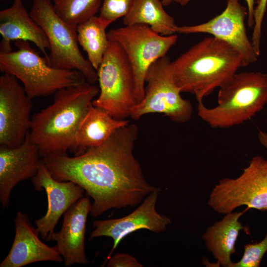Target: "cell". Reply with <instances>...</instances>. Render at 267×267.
<instances>
[{"label":"cell","mask_w":267,"mask_h":267,"mask_svg":"<svg viewBox=\"0 0 267 267\" xmlns=\"http://www.w3.org/2000/svg\"><path fill=\"white\" fill-rule=\"evenodd\" d=\"M138 132L135 125L129 124L81 154L47 155L43 158L44 165L56 179L78 184L92 198V217L111 209L136 206L152 192L160 190L145 179L134 155Z\"/></svg>","instance_id":"6da1fadb"},{"label":"cell","mask_w":267,"mask_h":267,"mask_svg":"<svg viewBox=\"0 0 267 267\" xmlns=\"http://www.w3.org/2000/svg\"><path fill=\"white\" fill-rule=\"evenodd\" d=\"M99 92L87 81L61 89L52 104L32 116L29 134L42 158L74 151L80 124Z\"/></svg>","instance_id":"7a4b0ae2"},{"label":"cell","mask_w":267,"mask_h":267,"mask_svg":"<svg viewBox=\"0 0 267 267\" xmlns=\"http://www.w3.org/2000/svg\"><path fill=\"white\" fill-rule=\"evenodd\" d=\"M239 53L227 43L213 36L191 47L175 61L171 68L181 92L193 94L198 102L220 88L240 67Z\"/></svg>","instance_id":"3957f363"},{"label":"cell","mask_w":267,"mask_h":267,"mask_svg":"<svg viewBox=\"0 0 267 267\" xmlns=\"http://www.w3.org/2000/svg\"><path fill=\"white\" fill-rule=\"evenodd\" d=\"M217 105L198 103L199 118L213 128H228L248 121L267 104V73H236L219 88Z\"/></svg>","instance_id":"277c9868"},{"label":"cell","mask_w":267,"mask_h":267,"mask_svg":"<svg viewBox=\"0 0 267 267\" xmlns=\"http://www.w3.org/2000/svg\"><path fill=\"white\" fill-rule=\"evenodd\" d=\"M15 45L17 50L0 51V70L21 81L31 98L46 96L87 81L77 70L50 65L47 59L40 56L29 42L17 41Z\"/></svg>","instance_id":"5b68a950"},{"label":"cell","mask_w":267,"mask_h":267,"mask_svg":"<svg viewBox=\"0 0 267 267\" xmlns=\"http://www.w3.org/2000/svg\"><path fill=\"white\" fill-rule=\"evenodd\" d=\"M29 14L48 39V64L56 68L77 70L88 83L95 84L98 81L97 71L80 51L77 26L64 21L57 14L50 0H33Z\"/></svg>","instance_id":"8992f818"},{"label":"cell","mask_w":267,"mask_h":267,"mask_svg":"<svg viewBox=\"0 0 267 267\" xmlns=\"http://www.w3.org/2000/svg\"><path fill=\"white\" fill-rule=\"evenodd\" d=\"M96 71L99 92L92 105L116 119L125 120L136 104L134 81L127 55L117 42L109 40L108 48Z\"/></svg>","instance_id":"52a82bcc"},{"label":"cell","mask_w":267,"mask_h":267,"mask_svg":"<svg viewBox=\"0 0 267 267\" xmlns=\"http://www.w3.org/2000/svg\"><path fill=\"white\" fill-rule=\"evenodd\" d=\"M109 40L117 42L131 64L134 81L136 104L145 94V77L150 66L166 53L177 42L176 34L162 36L147 25L135 24L110 30Z\"/></svg>","instance_id":"ba28073f"},{"label":"cell","mask_w":267,"mask_h":267,"mask_svg":"<svg viewBox=\"0 0 267 267\" xmlns=\"http://www.w3.org/2000/svg\"><path fill=\"white\" fill-rule=\"evenodd\" d=\"M208 204L222 214L242 206L248 210H267V160L255 156L239 176L220 180L210 194Z\"/></svg>","instance_id":"9c48e42d"},{"label":"cell","mask_w":267,"mask_h":267,"mask_svg":"<svg viewBox=\"0 0 267 267\" xmlns=\"http://www.w3.org/2000/svg\"><path fill=\"white\" fill-rule=\"evenodd\" d=\"M171 62L166 55L150 66L145 77L144 98L132 108V119H138L155 113L163 114L177 123H184L191 119L192 105L180 95L181 92L174 79Z\"/></svg>","instance_id":"30bf717a"},{"label":"cell","mask_w":267,"mask_h":267,"mask_svg":"<svg viewBox=\"0 0 267 267\" xmlns=\"http://www.w3.org/2000/svg\"><path fill=\"white\" fill-rule=\"evenodd\" d=\"M14 76L0 77V145H21L29 132L32 103L23 86Z\"/></svg>","instance_id":"8fae6325"},{"label":"cell","mask_w":267,"mask_h":267,"mask_svg":"<svg viewBox=\"0 0 267 267\" xmlns=\"http://www.w3.org/2000/svg\"><path fill=\"white\" fill-rule=\"evenodd\" d=\"M248 13L239 0H227L220 14L196 25L178 26L177 33H208L225 42L242 57L243 67L258 61L259 55L247 35L245 19Z\"/></svg>","instance_id":"7c38bea8"},{"label":"cell","mask_w":267,"mask_h":267,"mask_svg":"<svg viewBox=\"0 0 267 267\" xmlns=\"http://www.w3.org/2000/svg\"><path fill=\"white\" fill-rule=\"evenodd\" d=\"M160 191L156 190L148 195L134 211L126 216L93 222L92 226L95 228L91 232L89 240L100 236L109 237L113 240V245L107 260L128 235L142 229L157 233L166 229L171 220L167 216L159 213L156 209Z\"/></svg>","instance_id":"4fadbf2b"},{"label":"cell","mask_w":267,"mask_h":267,"mask_svg":"<svg viewBox=\"0 0 267 267\" xmlns=\"http://www.w3.org/2000/svg\"><path fill=\"white\" fill-rule=\"evenodd\" d=\"M32 182L38 191L44 189L47 197L45 215L37 220V229L43 239L51 240L54 228L61 216L80 199L85 190L71 181H59L53 178L44 163L40 167Z\"/></svg>","instance_id":"5bb4252c"},{"label":"cell","mask_w":267,"mask_h":267,"mask_svg":"<svg viewBox=\"0 0 267 267\" xmlns=\"http://www.w3.org/2000/svg\"><path fill=\"white\" fill-rule=\"evenodd\" d=\"M43 164L29 133L19 146L0 145V201L3 208L8 206L14 187L22 180L33 178Z\"/></svg>","instance_id":"9a60e30c"},{"label":"cell","mask_w":267,"mask_h":267,"mask_svg":"<svg viewBox=\"0 0 267 267\" xmlns=\"http://www.w3.org/2000/svg\"><path fill=\"white\" fill-rule=\"evenodd\" d=\"M91 205L89 197H82L64 214L60 230L52 235L51 240L56 242L55 246L66 267L88 262L85 243L87 220Z\"/></svg>","instance_id":"2e32d148"},{"label":"cell","mask_w":267,"mask_h":267,"mask_svg":"<svg viewBox=\"0 0 267 267\" xmlns=\"http://www.w3.org/2000/svg\"><path fill=\"white\" fill-rule=\"evenodd\" d=\"M14 224L13 242L0 267H22L38 262L63 261L55 246L49 247L40 240L39 231L32 226L26 214L18 212Z\"/></svg>","instance_id":"e0dca14e"},{"label":"cell","mask_w":267,"mask_h":267,"mask_svg":"<svg viewBox=\"0 0 267 267\" xmlns=\"http://www.w3.org/2000/svg\"><path fill=\"white\" fill-rule=\"evenodd\" d=\"M0 51H12L11 43L13 41L31 42L48 60L46 50L50 48L48 39L42 28L28 13L22 0H13L9 7L0 11Z\"/></svg>","instance_id":"ac0fdd59"},{"label":"cell","mask_w":267,"mask_h":267,"mask_svg":"<svg viewBox=\"0 0 267 267\" xmlns=\"http://www.w3.org/2000/svg\"><path fill=\"white\" fill-rule=\"evenodd\" d=\"M248 210L231 212L225 214L220 221L209 226L202 235L207 249L222 267H231V256L236 252L235 245L241 230L247 234L249 229L239 221L240 218Z\"/></svg>","instance_id":"d6986e66"},{"label":"cell","mask_w":267,"mask_h":267,"mask_svg":"<svg viewBox=\"0 0 267 267\" xmlns=\"http://www.w3.org/2000/svg\"><path fill=\"white\" fill-rule=\"evenodd\" d=\"M128 124V120L116 119L91 103L77 131L73 152L78 155L89 148L102 144L118 129Z\"/></svg>","instance_id":"ffe728a7"},{"label":"cell","mask_w":267,"mask_h":267,"mask_svg":"<svg viewBox=\"0 0 267 267\" xmlns=\"http://www.w3.org/2000/svg\"><path fill=\"white\" fill-rule=\"evenodd\" d=\"M163 6L160 0H136L131 11L124 17L123 24L125 26L144 24L161 35H174L178 26Z\"/></svg>","instance_id":"44dd1931"},{"label":"cell","mask_w":267,"mask_h":267,"mask_svg":"<svg viewBox=\"0 0 267 267\" xmlns=\"http://www.w3.org/2000/svg\"><path fill=\"white\" fill-rule=\"evenodd\" d=\"M106 29L95 16L77 26L78 43L87 52L89 61L96 70L109 45Z\"/></svg>","instance_id":"7402d4cb"},{"label":"cell","mask_w":267,"mask_h":267,"mask_svg":"<svg viewBox=\"0 0 267 267\" xmlns=\"http://www.w3.org/2000/svg\"><path fill=\"white\" fill-rule=\"evenodd\" d=\"M101 3V0H57L53 6L64 21L77 26L95 16Z\"/></svg>","instance_id":"603a6c76"},{"label":"cell","mask_w":267,"mask_h":267,"mask_svg":"<svg viewBox=\"0 0 267 267\" xmlns=\"http://www.w3.org/2000/svg\"><path fill=\"white\" fill-rule=\"evenodd\" d=\"M136 0H103L98 18L101 24L107 28L111 23L131 11Z\"/></svg>","instance_id":"cb8c5ba5"},{"label":"cell","mask_w":267,"mask_h":267,"mask_svg":"<svg viewBox=\"0 0 267 267\" xmlns=\"http://www.w3.org/2000/svg\"><path fill=\"white\" fill-rule=\"evenodd\" d=\"M241 259L233 263L231 267H259L267 251V233L264 238L259 242L244 245Z\"/></svg>","instance_id":"d4e9b609"},{"label":"cell","mask_w":267,"mask_h":267,"mask_svg":"<svg viewBox=\"0 0 267 267\" xmlns=\"http://www.w3.org/2000/svg\"><path fill=\"white\" fill-rule=\"evenodd\" d=\"M267 6V0H259L254 10L255 24L253 28L252 43L256 52L259 55L260 54L262 25Z\"/></svg>","instance_id":"484cf974"},{"label":"cell","mask_w":267,"mask_h":267,"mask_svg":"<svg viewBox=\"0 0 267 267\" xmlns=\"http://www.w3.org/2000/svg\"><path fill=\"white\" fill-rule=\"evenodd\" d=\"M108 267H142L143 265L127 253H118L108 259Z\"/></svg>","instance_id":"4316f807"},{"label":"cell","mask_w":267,"mask_h":267,"mask_svg":"<svg viewBox=\"0 0 267 267\" xmlns=\"http://www.w3.org/2000/svg\"><path fill=\"white\" fill-rule=\"evenodd\" d=\"M248 6L247 24L250 27H253L255 24L254 21V0H245Z\"/></svg>","instance_id":"83f0119b"},{"label":"cell","mask_w":267,"mask_h":267,"mask_svg":"<svg viewBox=\"0 0 267 267\" xmlns=\"http://www.w3.org/2000/svg\"><path fill=\"white\" fill-rule=\"evenodd\" d=\"M258 138L260 143L267 149V133L260 130Z\"/></svg>","instance_id":"f1b7e54d"},{"label":"cell","mask_w":267,"mask_h":267,"mask_svg":"<svg viewBox=\"0 0 267 267\" xmlns=\"http://www.w3.org/2000/svg\"><path fill=\"white\" fill-rule=\"evenodd\" d=\"M190 0H173V1L178 3L181 5H186Z\"/></svg>","instance_id":"f546056e"},{"label":"cell","mask_w":267,"mask_h":267,"mask_svg":"<svg viewBox=\"0 0 267 267\" xmlns=\"http://www.w3.org/2000/svg\"><path fill=\"white\" fill-rule=\"evenodd\" d=\"M161 1H162L164 6H167L171 4L173 0H161Z\"/></svg>","instance_id":"4dcf8cb0"},{"label":"cell","mask_w":267,"mask_h":267,"mask_svg":"<svg viewBox=\"0 0 267 267\" xmlns=\"http://www.w3.org/2000/svg\"><path fill=\"white\" fill-rule=\"evenodd\" d=\"M53 1V2H55L57 0H52Z\"/></svg>","instance_id":"1f68e13d"},{"label":"cell","mask_w":267,"mask_h":267,"mask_svg":"<svg viewBox=\"0 0 267 267\" xmlns=\"http://www.w3.org/2000/svg\"></svg>","instance_id":"d6a6232c"}]
</instances>
